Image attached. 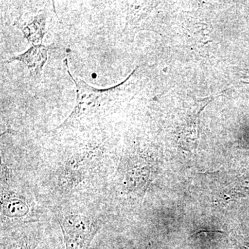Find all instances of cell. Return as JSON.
Returning a JSON list of instances; mask_svg holds the SVG:
<instances>
[{
  "mask_svg": "<svg viewBox=\"0 0 249 249\" xmlns=\"http://www.w3.org/2000/svg\"><path fill=\"white\" fill-rule=\"evenodd\" d=\"M66 249H89L96 234L109 222V208L101 198H80L52 205Z\"/></svg>",
  "mask_w": 249,
  "mask_h": 249,
  "instance_id": "cell-2",
  "label": "cell"
},
{
  "mask_svg": "<svg viewBox=\"0 0 249 249\" xmlns=\"http://www.w3.org/2000/svg\"><path fill=\"white\" fill-rule=\"evenodd\" d=\"M46 15L39 14L24 22H18L15 24L24 35L25 38L32 46L43 45L46 31Z\"/></svg>",
  "mask_w": 249,
  "mask_h": 249,
  "instance_id": "cell-6",
  "label": "cell"
},
{
  "mask_svg": "<svg viewBox=\"0 0 249 249\" xmlns=\"http://www.w3.org/2000/svg\"><path fill=\"white\" fill-rule=\"evenodd\" d=\"M1 231L42 222L46 206L37 189L36 171L22 169L1 159Z\"/></svg>",
  "mask_w": 249,
  "mask_h": 249,
  "instance_id": "cell-1",
  "label": "cell"
},
{
  "mask_svg": "<svg viewBox=\"0 0 249 249\" xmlns=\"http://www.w3.org/2000/svg\"><path fill=\"white\" fill-rule=\"evenodd\" d=\"M68 73L76 85V104L71 114L69 116L65 122L62 123L54 130L69 127L71 124H74L78 118L92 112L96 108L101 107L102 103L109 97V93L111 91V89H96L87 84L83 80L73 78L69 70Z\"/></svg>",
  "mask_w": 249,
  "mask_h": 249,
  "instance_id": "cell-3",
  "label": "cell"
},
{
  "mask_svg": "<svg viewBox=\"0 0 249 249\" xmlns=\"http://www.w3.org/2000/svg\"><path fill=\"white\" fill-rule=\"evenodd\" d=\"M43 222L1 231V249H36L43 237Z\"/></svg>",
  "mask_w": 249,
  "mask_h": 249,
  "instance_id": "cell-4",
  "label": "cell"
},
{
  "mask_svg": "<svg viewBox=\"0 0 249 249\" xmlns=\"http://www.w3.org/2000/svg\"><path fill=\"white\" fill-rule=\"evenodd\" d=\"M49 47L45 45L31 46L24 53L11 57L5 63L13 61L22 62L27 67L34 80L40 78L42 70L48 58Z\"/></svg>",
  "mask_w": 249,
  "mask_h": 249,
  "instance_id": "cell-5",
  "label": "cell"
}]
</instances>
